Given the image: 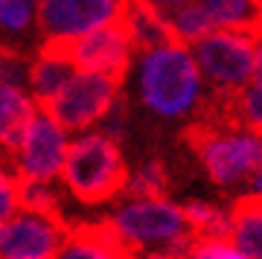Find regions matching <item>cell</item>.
<instances>
[{"mask_svg": "<svg viewBox=\"0 0 262 259\" xmlns=\"http://www.w3.org/2000/svg\"><path fill=\"white\" fill-rule=\"evenodd\" d=\"M67 137L64 128L58 125L53 117H35L32 128L24 137V146L15 160V172L27 178H38V181H53L61 175L67 158Z\"/></svg>", "mask_w": 262, "mask_h": 259, "instance_id": "10", "label": "cell"}, {"mask_svg": "<svg viewBox=\"0 0 262 259\" xmlns=\"http://www.w3.org/2000/svg\"><path fill=\"white\" fill-rule=\"evenodd\" d=\"M207 15L219 29H233L245 35H262V0H201Z\"/></svg>", "mask_w": 262, "mask_h": 259, "instance_id": "15", "label": "cell"}, {"mask_svg": "<svg viewBox=\"0 0 262 259\" xmlns=\"http://www.w3.org/2000/svg\"><path fill=\"white\" fill-rule=\"evenodd\" d=\"M32 20V0H0V27L24 32Z\"/></svg>", "mask_w": 262, "mask_h": 259, "instance_id": "25", "label": "cell"}, {"mask_svg": "<svg viewBox=\"0 0 262 259\" xmlns=\"http://www.w3.org/2000/svg\"><path fill=\"white\" fill-rule=\"evenodd\" d=\"M184 215H187L189 230L195 236H215V239H230V213L222 207L204 201H189L184 204Z\"/></svg>", "mask_w": 262, "mask_h": 259, "instance_id": "19", "label": "cell"}, {"mask_svg": "<svg viewBox=\"0 0 262 259\" xmlns=\"http://www.w3.org/2000/svg\"><path fill=\"white\" fill-rule=\"evenodd\" d=\"M41 56H53L61 61H70L76 70H91V73L111 76L114 82H125L131 67V56L137 53L134 41L128 35L125 20L114 18L105 27H96L84 35H67V38H44L38 44Z\"/></svg>", "mask_w": 262, "mask_h": 259, "instance_id": "4", "label": "cell"}, {"mask_svg": "<svg viewBox=\"0 0 262 259\" xmlns=\"http://www.w3.org/2000/svg\"><path fill=\"white\" fill-rule=\"evenodd\" d=\"M76 67L70 61H61V58L53 56H41L35 53L32 64H29V88H32V96H35V105H47L53 96H56L61 88H64L70 79H73Z\"/></svg>", "mask_w": 262, "mask_h": 259, "instance_id": "16", "label": "cell"}, {"mask_svg": "<svg viewBox=\"0 0 262 259\" xmlns=\"http://www.w3.org/2000/svg\"><path fill=\"white\" fill-rule=\"evenodd\" d=\"M20 210V192H18V172L12 175L0 163V227L15 219Z\"/></svg>", "mask_w": 262, "mask_h": 259, "instance_id": "24", "label": "cell"}, {"mask_svg": "<svg viewBox=\"0 0 262 259\" xmlns=\"http://www.w3.org/2000/svg\"><path fill=\"white\" fill-rule=\"evenodd\" d=\"M67 230L70 224L24 210L0 227V259H53L64 245Z\"/></svg>", "mask_w": 262, "mask_h": 259, "instance_id": "8", "label": "cell"}, {"mask_svg": "<svg viewBox=\"0 0 262 259\" xmlns=\"http://www.w3.org/2000/svg\"><path fill=\"white\" fill-rule=\"evenodd\" d=\"M181 140L201 160L215 186H236L259 175L262 137L242 128H222L198 117L181 131Z\"/></svg>", "mask_w": 262, "mask_h": 259, "instance_id": "2", "label": "cell"}, {"mask_svg": "<svg viewBox=\"0 0 262 259\" xmlns=\"http://www.w3.org/2000/svg\"><path fill=\"white\" fill-rule=\"evenodd\" d=\"M201 67L189 47L172 44L151 50L143 58L140 96L160 117H184L192 111L201 96Z\"/></svg>", "mask_w": 262, "mask_h": 259, "instance_id": "3", "label": "cell"}, {"mask_svg": "<svg viewBox=\"0 0 262 259\" xmlns=\"http://www.w3.org/2000/svg\"><path fill=\"white\" fill-rule=\"evenodd\" d=\"M169 186V169L160 158H149L143 160L140 166L128 175V184H125V195L131 201H146V198H166Z\"/></svg>", "mask_w": 262, "mask_h": 259, "instance_id": "17", "label": "cell"}, {"mask_svg": "<svg viewBox=\"0 0 262 259\" xmlns=\"http://www.w3.org/2000/svg\"><path fill=\"white\" fill-rule=\"evenodd\" d=\"M128 175L131 172L125 166V158H122L117 140L105 131L84 134L76 140L67 148L64 169H61V181H64L67 192L84 207L108 204L117 195H122Z\"/></svg>", "mask_w": 262, "mask_h": 259, "instance_id": "1", "label": "cell"}, {"mask_svg": "<svg viewBox=\"0 0 262 259\" xmlns=\"http://www.w3.org/2000/svg\"><path fill=\"white\" fill-rule=\"evenodd\" d=\"M227 213H230V242L248 256L262 259V189L233 198Z\"/></svg>", "mask_w": 262, "mask_h": 259, "instance_id": "14", "label": "cell"}, {"mask_svg": "<svg viewBox=\"0 0 262 259\" xmlns=\"http://www.w3.org/2000/svg\"><path fill=\"white\" fill-rule=\"evenodd\" d=\"M122 20L128 27L134 50L143 53V56L151 53V50H160V47L181 44L178 32L172 27V18H166V12L151 0H125Z\"/></svg>", "mask_w": 262, "mask_h": 259, "instance_id": "12", "label": "cell"}, {"mask_svg": "<svg viewBox=\"0 0 262 259\" xmlns=\"http://www.w3.org/2000/svg\"><path fill=\"white\" fill-rule=\"evenodd\" d=\"M29 56L12 44H0V84H18L29 79Z\"/></svg>", "mask_w": 262, "mask_h": 259, "instance_id": "23", "label": "cell"}, {"mask_svg": "<svg viewBox=\"0 0 262 259\" xmlns=\"http://www.w3.org/2000/svg\"><path fill=\"white\" fill-rule=\"evenodd\" d=\"M35 122V102L18 84H0V152L15 163L27 131Z\"/></svg>", "mask_w": 262, "mask_h": 259, "instance_id": "13", "label": "cell"}, {"mask_svg": "<svg viewBox=\"0 0 262 259\" xmlns=\"http://www.w3.org/2000/svg\"><path fill=\"white\" fill-rule=\"evenodd\" d=\"M53 259H56V256H53Z\"/></svg>", "mask_w": 262, "mask_h": 259, "instance_id": "30", "label": "cell"}, {"mask_svg": "<svg viewBox=\"0 0 262 259\" xmlns=\"http://www.w3.org/2000/svg\"><path fill=\"white\" fill-rule=\"evenodd\" d=\"M18 192H20V210L47 215V219H53V222H58V224H70V222H64V215H61V201H58V195L50 189L47 181L18 175Z\"/></svg>", "mask_w": 262, "mask_h": 259, "instance_id": "18", "label": "cell"}, {"mask_svg": "<svg viewBox=\"0 0 262 259\" xmlns=\"http://www.w3.org/2000/svg\"><path fill=\"white\" fill-rule=\"evenodd\" d=\"M233 111H236V125L239 128L262 137V82L251 79L245 88L236 91Z\"/></svg>", "mask_w": 262, "mask_h": 259, "instance_id": "21", "label": "cell"}, {"mask_svg": "<svg viewBox=\"0 0 262 259\" xmlns=\"http://www.w3.org/2000/svg\"><path fill=\"white\" fill-rule=\"evenodd\" d=\"M120 88L122 84L111 76L79 70L47 105H41V114L53 117L64 131H84L111 114L114 102L120 99Z\"/></svg>", "mask_w": 262, "mask_h": 259, "instance_id": "5", "label": "cell"}, {"mask_svg": "<svg viewBox=\"0 0 262 259\" xmlns=\"http://www.w3.org/2000/svg\"><path fill=\"white\" fill-rule=\"evenodd\" d=\"M253 79L262 82V35L256 38V70H253Z\"/></svg>", "mask_w": 262, "mask_h": 259, "instance_id": "28", "label": "cell"}, {"mask_svg": "<svg viewBox=\"0 0 262 259\" xmlns=\"http://www.w3.org/2000/svg\"><path fill=\"white\" fill-rule=\"evenodd\" d=\"M172 27L178 32L181 44L184 47H195L201 38H207L210 32H215V20L207 15V9L201 6V0H189L187 6H181L172 15Z\"/></svg>", "mask_w": 262, "mask_h": 259, "instance_id": "20", "label": "cell"}, {"mask_svg": "<svg viewBox=\"0 0 262 259\" xmlns=\"http://www.w3.org/2000/svg\"><path fill=\"white\" fill-rule=\"evenodd\" d=\"M151 3H158V6H160L163 12H169V9H172V12H178L181 6H187L189 0H151Z\"/></svg>", "mask_w": 262, "mask_h": 259, "instance_id": "27", "label": "cell"}, {"mask_svg": "<svg viewBox=\"0 0 262 259\" xmlns=\"http://www.w3.org/2000/svg\"><path fill=\"white\" fill-rule=\"evenodd\" d=\"M195 61L219 91L245 88L256 70V38L233 29L210 32L195 44Z\"/></svg>", "mask_w": 262, "mask_h": 259, "instance_id": "6", "label": "cell"}, {"mask_svg": "<svg viewBox=\"0 0 262 259\" xmlns=\"http://www.w3.org/2000/svg\"><path fill=\"white\" fill-rule=\"evenodd\" d=\"M140 245L122 236V230L111 219H102V222L70 224L56 259H140Z\"/></svg>", "mask_w": 262, "mask_h": 259, "instance_id": "11", "label": "cell"}, {"mask_svg": "<svg viewBox=\"0 0 262 259\" xmlns=\"http://www.w3.org/2000/svg\"><path fill=\"white\" fill-rule=\"evenodd\" d=\"M125 0H38L35 24L44 38L84 35L120 18Z\"/></svg>", "mask_w": 262, "mask_h": 259, "instance_id": "7", "label": "cell"}, {"mask_svg": "<svg viewBox=\"0 0 262 259\" xmlns=\"http://www.w3.org/2000/svg\"><path fill=\"white\" fill-rule=\"evenodd\" d=\"M111 222L128 236L134 245H149V242H169L189 230L184 207L169 204L166 198H146V201L125 204Z\"/></svg>", "mask_w": 262, "mask_h": 259, "instance_id": "9", "label": "cell"}, {"mask_svg": "<svg viewBox=\"0 0 262 259\" xmlns=\"http://www.w3.org/2000/svg\"><path fill=\"white\" fill-rule=\"evenodd\" d=\"M187 259H253L242 248H236L230 239H215V236H192L187 248Z\"/></svg>", "mask_w": 262, "mask_h": 259, "instance_id": "22", "label": "cell"}, {"mask_svg": "<svg viewBox=\"0 0 262 259\" xmlns=\"http://www.w3.org/2000/svg\"><path fill=\"white\" fill-rule=\"evenodd\" d=\"M256 178H259V189H262V163H259V175H256Z\"/></svg>", "mask_w": 262, "mask_h": 259, "instance_id": "29", "label": "cell"}, {"mask_svg": "<svg viewBox=\"0 0 262 259\" xmlns=\"http://www.w3.org/2000/svg\"><path fill=\"white\" fill-rule=\"evenodd\" d=\"M140 259H187V256H181V253H172L169 248H163V250H143Z\"/></svg>", "mask_w": 262, "mask_h": 259, "instance_id": "26", "label": "cell"}]
</instances>
